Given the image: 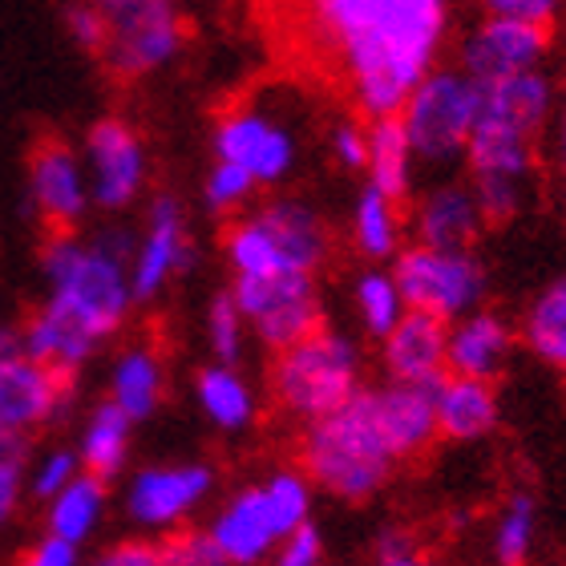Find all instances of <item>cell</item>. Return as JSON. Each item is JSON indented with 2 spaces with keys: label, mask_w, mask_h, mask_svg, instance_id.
I'll use <instances>...</instances> for the list:
<instances>
[{
  "label": "cell",
  "mask_w": 566,
  "mask_h": 566,
  "mask_svg": "<svg viewBox=\"0 0 566 566\" xmlns=\"http://www.w3.org/2000/svg\"><path fill=\"white\" fill-rule=\"evenodd\" d=\"M300 12L368 118L401 114L449 33V0H300Z\"/></svg>",
  "instance_id": "obj_1"
},
{
  "label": "cell",
  "mask_w": 566,
  "mask_h": 566,
  "mask_svg": "<svg viewBox=\"0 0 566 566\" xmlns=\"http://www.w3.org/2000/svg\"><path fill=\"white\" fill-rule=\"evenodd\" d=\"M130 255L134 235L118 231V227H109L94 239L57 231L41 255V272L49 283L45 304L65 319H73L97 344L109 340L126 324L134 304Z\"/></svg>",
  "instance_id": "obj_2"
},
{
  "label": "cell",
  "mask_w": 566,
  "mask_h": 566,
  "mask_svg": "<svg viewBox=\"0 0 566 566\" xmlns=\"http://www.w3.org/2000/svg\"><path fill=\"white\" fill-rule=\"evenodd\" d=\"M300 461H304V473L312 482L336 497H348V502L373 497L389 482L392 465H397L377 417H373L368 392H356L336 413L307 424Z\"/></svg>",
  "instance_id": "obj_3"
},
{
  "label": "cell",
  "mask_w": 566,
  "mask_h": 566,
  "mask_svg": "<svg viewBox=\"0 0 566 566\" xmlns=\"http://www.w3.org/2000/svg\"><path fill=\"white\" fill-rule=\"evenodd\" d=\"M223 248L235 280L272 272L316 275L328 260V227L312 207L283 199L235 219L227 227Z\"/></svg>",
  "instance_id": "obj_4"
},
{
  "label": "cell",
  "mask_w": 566,
  "mask_h": 566,
  "mask_svg": "<svg viewBox=\"0 0 566 566\" xmlns=\"http://www.w3.org/2000/svg\"><path fill=\"white\" fill-rule=\"evenodd\" d=\"M272 392L295 421H319L360 392V353L340 332H307L275 353Z\"/></svg>",
  "instance_id": "obj_5"
},
{
  "label": "cell",
  "mask_w": 566,
  "mask_h": 566,
  "mask_svg": "<svg viewBox=\"0 0 566 566\" xmlns=\"http://www.w3.org/2000/svg\"><path fill=\"white\" fill-rule=\"evenodd\" d=\"M397 118L413 142L417 158L424 163L458 158L465 154L478 118V77H470L461 65H433L413 85V94L405 97Z\"/></svg>",
  "instance_id": "obj_6"
},
{
  "label": "cell",
  "mask_w": 566,
  "mask_h": 566,
  "mask_svg": "<svg viewBox=\"0 0 566 566\" xmlns=\"http://www.w3.org/2000/svg\"><path fill=\"white\" fill-rule=\"evenodd\" d=\"M106 17L109 41L102 49L118 77H146L166 70L187 45V21L178 0H90Z\"/></svg>",
  "instance_id": "obj_7"
},
{
  "label": "cell",
  "mask_w": 566,
  "mask_h": 566,
  "mask_svg": "<svg viewBox=\"0 0 566 566\" xmlns=\"http://www.w3.org/2000/svg\"><path fill=\"white\" fill-rule=\"evenodd\" d=\"M397 287L405 304L417 312H429L437 319H458L482 304L485 272L473 260L470 248H433V243H413L392 263Z\"/></svg>",
  "instance_id": "obj_8"
},
{
  "label": "cell",
  "mask_w": 566,
  "mask_h": 566,
  "mask_svg": "<svg viewBox=\"0 0 566 566\" xmlns=\"http://www.w3.org/2000/svg\"><path fill=\"white\" fill-rule=\"evenodd\" d=\"M235 304L248 316V328L268 348H287L304 340L307 332L319 328V292L316 275L307 272H272V275H243L231 287Z\"/></svg>",
  "instance_id": "obj_9"
},
{
  "label": "cell",
  "mask_w": 566,
  "mask_h": 566,
  "mask_svg": "<svg viewBox=\"0 0 566 566\" xmlns=\"http://www.w3.org/2000/svg\"><path fill=\"white\" fill-rule=\"evenodd\" d=\"M214 158L243 166L260 187H275L292 175L300 142L292 126L260 106H231L223 118L214 122L211 134Z\"/></svg>",
  "instance_id": "obj_10"
},
{
  "label": "cell",
  "mask_w": 566,
  "mask_h": 566,
  "mask_svg": "<svg viewBox=\"0 0 566 566\" xmlns=\"http://www.w3.org/2000/svg\"><path fill=\"white\" fill-rule=\"evenodd\" d=\"M85 178H90V199L102 211H126L150 178V154L146 142L130 122L102 118L85 134Z\"/></svg>",
  "instance_id": "obj_11"
},
{
  "label": "cell",
  "mask_w": 566,
  "mask_h": 566,
  "mask_svg": "<svg viewBox=\"0 0 566 566\" xmlns=\"http://www.w3.org/2000/svg\"><path fill=\"white\" fill-rule=\"evenodd\" d=\"M558 106V90L543 70H522L478 82V118L473 130H497L538 142Z\"/></svg>",
  "instance_id": "obj_12"
},
{
  "label": "cell",
  "mask_w": 566,
  "mask_h": 566,
  "mask_svg": "<svg viewBox=\"0 0 566 566\" xmlns=\"http://www.w3.org/2000/svg\"><path fill=\"white\" fill-rule=\"evenodd\" d=\"M190 268V235L187 214L175 195H158L146 211V227L134 239L130 255V287L134 300H154L178 272Z\"/></svg>",
  "instance_id": "obj_13"
},
{
  "label": "cell",
  "mask_w": 566,
  "mask_h": 566,
  "mask_svg": "<svg viewBox=\"0 0 566 566\" xmlns=\"http://www.w3.org/2000/svg\"><path fill=\"white\" fill-rule=\"evenodd\" d=\"M65 392H70V373H57L29 353H9L0 360V433H33L36 424L61 413Z\"/></svg>",
  "instance_id": "obj_14"
},
{
  "label": "cell",
  "mask_w": 566,
  "mask_h": 566,
  "mask_svg": "<svg viewBox=\"0 0 566 566\" xmlns=\"http://www.w3.org/2000/svg\"><path fill=\"white\" fill-rule=\"evenodd\" d=\"M29 195L53 231H73L90 211V178L82 154L61 138H45L29 158Z\"/></svg>",
  "instance_id": "obj_15"
},
{
  "label": "cell",
  "mask_w": 566,
  "mask_h": 566,
  "mask_svg": "<svg viewBox=\"0 0 566 566\" xmlns=\"http://www.w3.org/2000/svg\"><path fill=\"white\" fill-rule=\"evenodd\" d=\"M546 49H551V29L510 17H485L465 41H461V70L490 82L522 70H543Z\"/></svg>",
  "instance_id": "obj_16"
},
{
  "label": "cell",
  "mask_w": 566,
  "mask_h": 566,
  "mask_svg": "<svg viewBox=\"0 0 566 566\" xmlns=\"http://www.w3.org/2000/svg\"><path fill=\"white\" fill-rule=\"evenodd\" d=\"M207 534L214 538L227 566H255L280 546L283 526L275 518L272 502H268V490L255 485V490H243L239 497H231Z\"/></svg>",
  "instance_id": "obj_17"
},
{
  "label": "cell",
  "mask_w": 566,
  "mask_h": 566,
  "mask_svg": "<svg viewBox=\"0 0 566 566\" xmlns=\"http://www.w3.org/2000/svg\"><path fill=\"white\" fill-rule=\"evenodd\" d=\"M207 465H154L130 482V514L142 526H175L211 494Z\"/></svg>",
  "instance_id": "obj_18"
},
{
  "label": "cell",
  "mask_w": 566,
  "mask_h": 566,
  "mask_svg": "<svg viewBox=\"0 0 566 566\" xmlns=\"http://www.w3.org/2000/svg\"><path fill=\"white\" fill-rule=\"evenodd\" d=\"M373 417H377L385 446L392 449L397 461H409L433 446L437 413H433V385H405L392 380L389 389L368 392Z\"/></svg>",
  "instance_id": "obj_19"
},
{
  "label": "cell",
  "mask_w": 566,
  "mask_h": 566,
  "mask_svg": "<svg viewBox=\"0 0 566 566\" xmlns=\"http://www.w3.org/2000/svg\"><path fill=\"white\" fill-rule=\"evenodd\" d=\"M446 336H449L446 319L409 307L397 319V328L385 336V368H389V377L405 380V385H437L449 373Z\"/></svg>",
  "instance_id": "obj_20"
},
{
  "label": "cell",
  "mask_w": 566,
  "mask_h": 566,
  "mask_svg": "<svg viewBox=\"0 0 566 566\" xmlns=\"http://www.w3.org/2000/svg\"><path fill=\"white\" fill-rule=\"evenodd\" d=\"M514 348V328L497 312H482L473 307L465 316L449 319L446 336V368L458 377H478L494 380L510 360Z\"/></svg>",
  "instance_id": "obj_21"
},
{
  "label": "cell",
  "mask_w": 566,
  "mask_h": 566,
  "mask_svg": "<svg viewBox=\"0 0 566 566\" xmlns=\"http://www.w3.org/2000/svg\"><path fill=\"white\" fill-rule=\"evenodd\" d=\"M433 413H437V437L478 441V437H485L497 424V392L490 380L446 373L433 385Z\"/></svg>",
  "instance_id": "obj_22"
},
{
  "label": "cell",
  "mask_w": 566,
  "mask_h": 566,
  "mask_svg": "<svg viewBox=\"0 0 566 566\" xmlns=\"http://www.w3.org/2000/svg\"><path fill=\"white\" fill-rule=\"evenodd\" d=\"M413 227H417V243H433V248H473L478 231L485 227V214H482L478 195H473V187L446 182V187H433L417 202Z\"/></svg>",
  "instance_id": "obj_23"
},
{
  "label": "cell",
  "mask_w": 566,
  "mask_h": 566,
  "mask_svg": "<svg viewBox=\"0 0 566 566\" xmlns=\"http://www.w3.org/2000/svg\"><path fill=\"white\" fill-rule=\"evenodd\" d=\"M413 166H417L413 142H409L397 114L368 122V163H365L368 187L385 190L392 199H405L409 182H413Z\"/></svg>",
  "instance_id": "obj_24"
},
{
  "label": "cell",
  "mask_w": 566,
  "mask_h": 566,
  "mask_svg": "<svg viewBox=\"0 0 566 566\" xmlns=\"http://www.w3.org/2000/svg\"><path fill=\"white\" fill-rule=\"evenodd\" d=\"M166 389V368L163 356L138 344V348H126V353L114 360V373H109V401L118 405L130 421L150 417L163 401Z\"/></svg>",
  "instance_id": "obj_25"
},
{
  "label": "cell",
  "mask_w": 566,
  "mask_h": 566,
  "mask_svg": "<svg viewBox=\"0 0 566 566\" xmlns=\"http://www.w3.org/2000/svg\"><path fill=\"white\" fill-rule=\"evenodd\" d=\"M21 348L29 356H36V360H45L49 368H57V373H73V368H82L97 353V340L85 336L73 319H65L61 312H53L45 304L24 324Z\"/></svg>",
  "instance_id": "obj_26"
},
{
  "label": "cell",
  "mask_w": 566,
  "mask_h": 566,
  "mask_svg": "<svg viewBox=\"0 0 566 566\" xmlns=\"http://www.w3.org/2000/svg\"><path fill=\"white\" fill-rule=\"evenodd\" d=\"M106 510V485L94 473H77L70 485H61L49 497V534H57L65 543H85L97 531Z\"/></svg>",
  "instance_id": "obj_27"
},
{
  "label": "cell",
  "mask_w": 566,
  "mask_h": 566,
  "mask_svg": "<svg viewBox=\"0 0 566 566\" xmlns=\"http://www.w3.org/2000/svg\"><path fill=\"white\" fill-rule=\"evenodd\" d=\"M522 340L538 360L566 373V275L546 283L522 316Z\"/></svg>",
  "instance_id": "obj_28"
},
{
  "label": "cell",
  "mask_w": 566,
  "mask_h": 566,
  "mask_svg": "<svg viewBox=\"0 0 566 566\" xmlns=\"http://www.w3.org/2000/svg\"><path fill=\"white\" fill-rule=\"evenodd\" d=\"M401 199L368 187L356 199L353 211V243L368 260H392L401 251Z\"/></svg>",
  "instance_id": "obj_29"
},
{
  "label": "cell",
  "mask_w": 566,
  "mask_h": 566,
  "mask_svg": "<svg viewBox=\"0 0 566 566\" xmlns=\"http://www.w3.org/2000/svg\"><path fill=\"white\" fill-rule=\"evenodd\" d=\"M199 405L202 413L211 417V424H219L227 433H239V429H248L255 421V392L223 360L199 373Z\"/></svg>",
  "instance_id": "obj_30"
},
{
  "label": "cell",
  "mask_w": 566,
  "mask_h": 566,
  "mask_svg": "<svg viewBox=\"0 0 566 566\" xmlns=\"http://www.w3.org/2000/svg\"><path fill=\"white\" fill-rule=\"evenodd\" d=\"M130 417L122 413L118 405L106 401L97 405L90 424H85L82 433V465L94 478H114L122 470V461H126V449H130Z\"/></svg>",
  "instance_id": "obj_31"
},
{
  "label": "cell",
  "mask_w": 566,
  "mask_h": 566,
  "mask_svg": "<svg viewBox=\"0 0 566 566\" xmlns=\"http://www.w3.org/2000/svg\"><path fill=\"white\" fill-rule=\"evenodd\" d=\"M356 312H360V324H365L368 336L385 340L397 319L409 312L401 287H397V275L392 272H365L356 280Z\"/></svg>",
  "instance_id": "obj_32"
},
{
  "label": "cell",
  "mask_w": 566,
  "mask_h": 566,
  "mask_svg": "<svg viewBox=\"0 0 566 566\" xmlns=\"http://www.w3.org/2000/svg\"><path fill=\"white\" fill-rule=\"evenodd\" d=\"M255 190H260V182H255L243 166L223 163V158H214V166L207 170V178H202V202H207L214 214L243 211Z\"/></svg>",
  "instance_id": "obj_33"
},
{
  "label": "cell",
  "mask_w": 566,
  "mask_h": 566,
  "mask_svg": "<svg viewBox=\"0 0 566 566\" xmlns=\"http://www.w3.org/2000/svg\"><path fill=\"white\" fill-rule=\"evenodd\" d=\"M534 546V502L526 494H514L502 510V522H497V563L502 566H522L531 558Z\"/></svg>",
  "instance_id": "obj_34"
},
{
  "label": "cell",
  "mask_w": 566,
  "mask_h": 566,
  "mask_svg": "<svg viewBox=\"0 0 566 566\" xmlns=\"http://www.w3.org/2000/svg\"><path fill=\"white\" fill-rule=\"evenodd\" d=\"M207 340H211L214 356L223 365H235L239 353H243V340H248V316L243 307L235 304V295H219L211 304V316H207Z\"/></svg>",
  "instance_id": "obj_35"
},
{
  "label": "cell",
  "mask_w": 566,
  "mask_h": 566,
  "mask_svg": "<svg viewBox=\"0 0 566 566\" xmlns=\"http://www.w3.org/2000/svg\"><path fill=\"white\" fill-rule=\"evenodd\" d=\"M268 490V502H272L275 518H280L283 534H292L295 526L307 522V510H312V490H307V473L280 470L272 473V482L263 485Z\"/></svg>",
  "instance_id": "obj_36"
},
{
  "label": "cell",
  "mask_w": 566,
  "mask_h": 566,
  "mask_svg": "<svg viewBox=\"0 0 566 566\" xmlns=\"http://www.w3.org/2000/svg\"><path fill=\"white\" fill-rule=\"evenodd\" d=\"M158 555H163V566H227L211 534H170L158 546Z\"/></svg>",
  "instance_id": "obj_37"
},
{
  "label": "cell",
  "mask_w": 566,
  "mask_h": 566,
  "mask_svg": "<svg viewBox=\"0 0 566 566\" xmlns=\"http://www.w3.org/2000/svg\"><path fill=\"white\" fill-rule=\"evenodd\" d=\"M24 437L0 433V522L12 518V510L21 502V461H24Z\"/></svg>",
  "instance_id": "obj_38"
},
{
  "label": "cell",
  "mask_w": 566,
  "mask_h": 566,
  "mask_svg": "<svg viewBox=\"0 0 566 566\" xmlns=\"http://www.w3.org/2000/svg\"><path fill=\"white\" fill-rule=\"evenodd\" d=\"M65 33L82 49H90V53H102L109 41L106 17H102L90 0H70V9H65Z\"/></svg>",
  "instance_id": "obj_39"
},
{
  "label": "cell",
  "mask_w": 566,
  "mask_h": 566,
  "mask_svg": "<svg viewBox=\"0 0 566 566\" xmlns=\"http://www.w3.org/2000/svg\"><path fill=\"white\" fill-rule=\"evenodd\" d=\"M332 158L344 166V170H365L368 163V126H360L356 118H344L332 126Z\"/></svg>",
  "instance_id": "obj_40"
},
{
  "label": "cell",
  "mask_w": 566,
  "mask_h": 566,
  "mask_svg": "<svg viewBox=\"0 0 566 566\" xmlns=\"http://www.w3.org/2000/svg\"><path fill=\"white\" fill-rule=\"evenodd\" d=\"M319 531L316 526H295L292 534H283L280 538V546H275L272 555H275V563L272 566H319Z\"/></svg>",
  "instance_id": "obj_41"
},
{
  "label": "cell",
  "mask_w": 566,
  "mask_h": 566,
  "mask_svg": "<svg viewBox=\"0 0 566 566\" xmlns=\"http://www.w3.org/2000/svg\"><path fill=\"white\" fill-rule=\"evenodd\" d=\"M77 465H82V458H73L70 449H53L41 465H36L33 473V494L36 497H53L61 490V485H70L73 478H77Z\"/></svg>",
  "instance_id": "obj_42"
},
{
  "label": "cell",
  "mask_w": 566,
  "mask_h": 566,
  "mask_svg": "<svg viewBox=\"0 0 566 566\" xmlns=\"http://www.w3.org/2000/svg\"><path fill=\"white\" fill-rule=\"evenodd\" d=\"M558 4L563 0H482L485 17H510V21L543 24V29L555 24Z\"/></svg>",
  "instance_id": "obj_43"
},
{
  "label": "cell",
  "mask_w": 566,
  "mask_h": 566,
  "mask_svg": "<svg viewBox=\"0 0 566 566\" xmlns=\"http://www.w3.org/2000/svg\"><path fill=\"white\" fill-rule=\"evenodd\" d=\"M94 566H163V555H158V546H150V543H122V546L102 551V555L94 558Z\"/></svg>",
  "instance_id": "obj_44"
},
{
  "label": "cell",
  "mask_w": 566,
  "mask_h": 566,
  "mask_svg": "<svg viewBox=\"0 0 566 566\" xmlns=\"http://www.w3.org/2000/svg\"><path fill=\"white\" fill-rule=\"evenodd\" d=\"M21 566H77V543H65L57 534H49L21 558Z\"/></svg>",
  "instance_id": "obj_45"
},
{
  "label": "cell",
  "mask_w": 566,
  "mask_h": 566,
  "mask_svg": "<svg viewBox=\"0 0 566 566\" xmlns=\"http://www.w3.org/2000/svg\"><path fill=\"white\" fill-rule=\"evenodd\" d=\"M380 566H433L429 558H421L413 546H405V551H392V555H380Z\"/></svg>",
  "instance_id": "obj_46"
},
{
  "label": "cell",
  "mask_w": 566,
  "mask_h": 566,
  "mask_svg": "<svg viewBox=\"0 0 566 566\" xmlns=\"http://www.w3.org/2000/svg\"><path fill=\"white\" fill-rule=\"evenodd\" d=\"M9 353H17V336H12V328L0 319V360H4Z\"/></svg>",
  "instance_id": "obj_47"
},
{
  "label": "cell",
  "mask_w": 566,
  "mask_h": 566,
  "mask_svg": "<svg viewBox=\"0 0 566 566\" xmlns=\"http://www.w3.org/2000/svg\"><path fill=\"white\" fill-rule=\"evenodd\" d=\"M563 202H566V199H563Z\"/></svg>",
  "instance_id": "obj_48"
}]
</instances>
